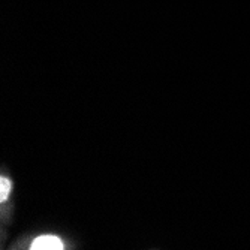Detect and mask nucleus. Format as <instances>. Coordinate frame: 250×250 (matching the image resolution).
I'll list each match as a JSON object with an SVG mask.
<instances>
[{"instance_id": "f257e3e1", "label": "nucleus", "mask_w": 250, "mask_h": 250, "mask_svg": "<svg viewBox=\"0 0 250 250\" xmlns=\"http://www.w3.org/2000/svg\"><path fill=\"white\" fill-rule=\"evenodd\" d=\"M32 250H62L63 243L54 235H42L32 243Z\"/></svg>"}, {"instance_id": "f03ea898", "label": "nucleus", "mask_w": 250, "mask_h": 250, "mask_svg": "<svg viewBox=\"0 0 250 250\" xmlns=\"http://www.w3.org/2000/svg\"><path fill=\"white\" fill-rule=\"evenodd\" d=\"M9 192H11V181L8 178L2 177V180H0V199L6 201Z\"/></svg>"}]
</instances>
